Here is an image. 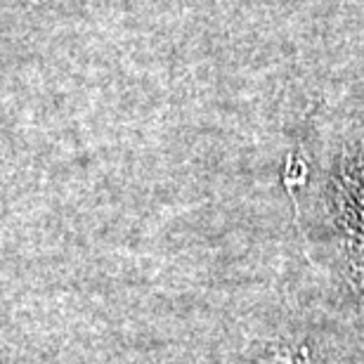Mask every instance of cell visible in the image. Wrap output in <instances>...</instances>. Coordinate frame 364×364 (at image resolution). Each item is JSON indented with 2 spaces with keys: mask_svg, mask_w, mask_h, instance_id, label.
Returning a JSON list of instances; mask_svg holds the SVG:
<instances>
[{
  "mask_svg": "<svg viewBox=\"0 0 364 364\" xmlns=\"http://www.w3.org/2000/svg\"><path fill=\"white\" fill-rule=\"evenodd\" d=\"M256 364H308V353H305V348L294 350L289 346H279L265 350Z\"/></svg>",
  "mask_w": 364,
  "mask_h": 364,
  "instance_id": "6da1fadb",
  "label": "cell"
}]
</instances>
